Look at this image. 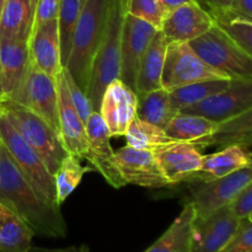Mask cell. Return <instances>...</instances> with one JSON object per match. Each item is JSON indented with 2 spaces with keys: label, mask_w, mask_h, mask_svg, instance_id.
Listing matches in <instances>:
<instances>
[{
  "label": "cell",
  "mask_w": 252,
  "mask_h": 252,
  "mask_svg": "<svg viewBox=\"0 0 252 252\" xmlns=\"http://www.w3.org/2000/svg\"><path fill=\"white\" fill-rule=\"evenodd\" d=\"M218 25L249 56L252 57V21L241 17L231 10L212 14Z\"/></svg>",
  "instance_id": "cell-33"
},
{
  "label": "cell",
  "mask_w": 252,
  "mask_h": 252,
  "mask_svg": "<svg viewBox=\"0 0 252 252\" xmlns=\"http://www.w3.org/2000/svg\"><path fill=\"white\" fill-rule=\"evenodd\" d=\"M221 252H252V221L244 219L238 234Z\"/></svg>",
  "instance_id": "cell-36"
},
{
  "label": "cell",
  "mask_w": 252,
  "mask_h": 252,
  "mask_svg": "<svg viewBox=\"0 0 252 252\" xmlns=\"http://www.w3.org/2000/svg\"><path fill=\"white\" fill-rule=\"evenodd\" d=\"M118 172L127 185L145 189H162L171 185L162 176L153 152L139 150L126 145L115 152Z\"/></svg>",
  "instance_id": "cell-15"
},
{
  "label": "cell",
  "mask_w": 252,
  "mask_h": 252,
  "mask_svg": "<svg viewBox=\"0 0 252 252\" xmlns=\"http://www.w3.org/2000/svg\"><path fill=\"white\" fill-rule=\"evenodd\" d=\"M29 44L26 42L0 38V76L1 101L17 90L29 66Z\"/></svg>",
  "instance_id": "cell-20"
},
{
  "label": "cell",
  "mask_w": 252,
  "mask_h": 252,
  "mask_svg": "<svg viewBox=\"0 0 252 252\" xmlns=\"http://www.w3.org/2000/svg\"><path fill=\"white\" fill-rule=\"evenodd\" d=\"M94 171L93 167L83 166L80 158L68 154L59 165L58 170L53 175L56 184L57 203L61 206L80 185L86 172Z\"/></svg>",
  "instance_id": "cell-31"
},
{
  "label": "cell",
  "mask_w": 252,
  "mask_h": 252,
  "mask_svg": "<svg viewBox=\"0 0 252 252\" xmlns=\"http://www.w3.org/2000/svg\"><path fill=\"white\" fill-rule=\"evenodd\" d=\"M252 107V79H233L224 90L180 112L197 115L220 123L238 117Z\"/></svg>",
  "instance_id": "cell-10"
},
{
  "label": "cell",
  "mask_w": 252,
  "mask_h": 252,
  "mask_svg": "<svg viewBox=\"0 0 252 252\" xmlns=\"http://www.w3.org/2000/svg\"><path fill=\"white\" fill-rule=\"evenodd\" d=\"M126 139L127 145L134 149L148 150L153 153L176 142L165 133V129L139 120L138 117L130 123L126 133Z\"/></svg>",
  "instance_id": "cell-29"
},
{
  "label": "cell",
  "mask_w": 252,
  "mask_h": 252,
  "mask_svg": "<svg viewBox=\"0 0 252 252\" xmlns=\"http://www.w3.org/2000/svg\"><path fill=\"white\" fill-rule=\"evenodd\" d=\"M126 14L127 0H108L105 30L94 59L90 81L86 89V95L94 111H98L100 108L103 91L108 84L120 79L121 46Z\"/></svg>",
  "instance_id": "cell-2"
},
{
  "label": "cell",
  "mask_w": 252,
  "mask_h": 252,
  "mask_svg": "<svg viewBox=\"0 0 252 252\" xmlns=\"http://www.w3.org/2000/svg\"><path fill=\"white\" fill-rule=\"evenodd\" d=\"M189 43L207 64L230 79H252V57L218 25Z\"/></svg>",
  "instance_id": "cell-5"
},
{
  "label": "cell",
  "mask_w": 252,
  "mask_h": 252,
  "mask_svg": "<svg viewBox=\"0 0 252 252\" xmlns=\"http://www.w3.org/2000/svg\"><path fill=\"white\" fill-rule=\"evenodd\" d=\"M202 6L206 7L211 14L226 11L231 9L233 0H198Z\"/></svg>",
  "instance_id": "cell-39"
},
{
  "label": "cell",
  "mask_w": 252,
  "mask_h": 252,
  "mask_svg": "<svg viewBox=\"0 0 252 252\" xmlns=\"http://www.w3.org/2000/svg\"><path fill=\"white\" fill-rule=\"evenodd\" d=\"M34 235L21 217L0 203V252H30Z\"/></svg>",
  "instance_id": "cell-24"
},
{
  "label": "cell",
  "mask_w": 252,
  "mask_h": 252,
  "mask_svg": "<svg viewBox=\"0 0 252 252\" xmlns=\"http://www.w3.org/2000/svg\"><path fill=\"white\" fill-rule=\"evenodd\" d=\"M231 206L223 207L204 219H194L189 252H221L243 225Z\"/></svg>",
  "instance_id": "cell-11"
},
{
  "label": "cell",
  "mask_w": 252,
  "mask_h": 252,
  "mask_svg": "<svg viewBox=\"0 0 252 252\" xmlns=\"http://www.w3.org/2000/svg\"><path fill=\"white\" fill-rule=\"evenodd\" d=\"M231 11L252 21V0H233Z\"/></svg>",
  "instance_id": "cell-40"
},
{
  "label": "cell",
  "mask_w": 252,
  "mask_h": 252,
  "mask_svg": "<svg viewBox=\"0 0 252 252\" xmlns=\"http://www.w3.org/2000/svg\"><path fill=\"white\" fill-rule=\"evenodd\" d=\"M216 25L214 17L198 1L186 2L165 15L160 31L169 41L191 42Z\"/></svg>",
  "instance_id": "cell-16"
},
{
  "label": "cell",
  "mask_w": 252,
  "mask_h": 252,
  "mask_svg": "<svg viewBox=\"0 0 252 252\" xmlns=\"http://www.w3.org/2000/svg\"><path fill=\"white\" fill-rule=\"evenodd\" d=\"M7 100L15 101L31 110L59 133L57 79L38 70L30 62L21 84Z\"/></svg>",
  "instance_id": "cell-9"
},
{
  "label": "cell",
  "mask_w": 252,
  "mask_h": 252,
  "mask_svg": "<svg viewBox=\"0 0 252 252\" xmlns=\"http://www.w3.org/2000/svg\"><path fill=\"white\" fill-rule=\"evenodd\" d=\"M191 1H198V0H159L160 6H161L162 12H164V17H165V15L169 14V12H171L172 10H175L176 7L181 6V5L186 4V2H191Z\"/></svg>",
  "instance_id": "cell-41"
},
{
  "label": "cell",
  "mask_w": 252,
  "mask_h": 252,
  "mask_svg": "<svg viewBox=\"0 0 252 252\" xmlns=\"http://www.w3.org/2000/svg\"><path fill=\"white\" fill-rule=\"evenodd\" d=\"M61 0H37L34 26L58 17ZM33 26V27H34Z\"/></svg>",
  "instance_id": "cell-37"
},
{
  "label": "cell",
  "mask_w": 252,
  "mask_h": 252,
  "mask_svg": "<svg viewBox=\"0 0 252 252\" xmlns=\"http://www.w3.org/2000/svg\"><path fill=\"white\" fill-rule=\"evenodd\" d=\"M37 0H6L0 20V38L29 43L34 26Z\"/></svg>",
  "instance_id": "cell-22"
},
{
  "label": "cell",
  "mask_w": 252,
  "mask_h": 252,
  "mask_svg": "<svg viewBox=\"0 0 252 252\" xmlns=\"http://www.w3.org/2000/svg\"><path fill=\"white\" fill-rule=\"evenodd\" d=\"M230 206L239 218H249L252 213V181L241 191Z\"/></svg>",
  "instance_id": "cell-38"
},
{
  "label": "cell",
  "mask_w": 252,
  "mask_h": 252,
  "mask_svg": "<svg viewBox=\"0 0 252 252\" xmlns=\"http://www.w3.org/2000/svg\"><path fill=\"white\" fill-rule=\"evenodd\" d=\"M252 181V162L226 176L207 182H194L191 204L194 219H204L218 209L229 206Z\"/></svg>",
  "instance_id": "cell-8"
},
{
  "label": "cell",
  "mask_w": 252,
  "mask_h": 252,
  "mask_svg": "<svg viewBox=\"0 0 252 252\" xmlns=\"http://www.w3.org/2000/svg\"><path fill=\"white\" fill-rule=\"evenodd\" d=\"M85 0H61L58 11V29L61 39L62 65L65 66L73 41V33Z\"/></svg>",
  "instance_id": "cell-32"
},
{
  "label": "cell",
  "mask_w": 252,
  "mask_h": 252,
  "mask_svg": "<svg viewBox=\"0 0 252 252\" xmlns=\"http://www.w3.org/2000/svg\"><path fill=\"white\" fill-rule=\"evenodd\" d=\"M59 107V138L68 154L84 159L88 152L86 126L71 102L63 70L57 78Z\"/></svg>",
  "instance_id": "cell-17"
},
{
  "label": "cell",
  "mask_w": 252,
  "mask_h": 252,
  "mask_svg": "<svg viewBox=\"0 0 252 252\" xmlns=\"http://www.w3.org/2000/svg\"><path fill=\"white\" fill-rule=\"evenodd\" d=\"M162 176L171 186L189 182L201 170L203 155L193 143L175 142L154 152Z\"/></svg>",
  "instance_id": "cell-19"
},
{
  "label": "cell",
  "mask_w": 252,
  "mask_h": 252,
  "mask_svg": "<svg viewBox=\"0 0 252 252\" xmlns=\"http://www.w3.org/2000/svg\"><path fill=\"white\" fill-rule=\"evenodd\" d=\"M30 63L53 79L63 70L58 20L42 22L32 30L29 39Z\"/></svg>",
  "instance_id": "cell-18"
},
{
  "label": "cell",
  "mask_w": 252,
  "mask_h": 252,
  "mask_svg": "<svg viewBox=\"0 0 252 252\" xmlns=\"http://www.w3.org/2000/svg\"><path fill=\"white\" fill-rule=\"evenodd\" d=\"M37 252H90L89 248L86 245L81 246H71L68 249H61V250H42Z\"/></svg>",
  "instance_id": "cell-42"
},
{
  "label": "cell",
  "mask_w": 252,
  "mask_h": 252,
  "mask_svg": "<svg viewBox=\"0 0 252 252\" xmlns=\"http://www.w3.org/2000/svg\"><path fill=\"white\" fill-rule=\"evenodd\" d=\"M0 203L9 207L38 236L65 238L66 223L61 207L44 201L0 143Z\"/></svg>",
  "instance_id": "cell-1"
},
{
  "label": "cell",
  "mask_w": 252,
  "mask_h": 252,
  "mask_svg": "<svg viewBox=\"0 0 252 252\" xmlns=\"http://www.w3.org/2000/svg\"><path fill=\"white\" fill-rule=\"evenodd\" d=\"M231 80L226 74L207 64L189 42L170 41L165 56L161 86L167 91L207 80Z\"/></svg>",
  "instance_id": "cell-7"
},
{
  "label": "cell",
  "mask_w": 252,
  "mask_h": 252,
  "mask_svg": "<svg viewBox=\"0 0 252 252\" xmlns=\"http://www.w3.org/2000/svg\"><path fill=\"white\" fill-rule=\"evenodd\" d=\"M127 14L149 22L158 30L161 29L164 12L159 0H127Z\"/></svg>",
  "instance_id": "cell-34"
},
{
  "label": "cell",
  "mask_w": 252,
  "mask_h": 252,
  "mask_svg": "<svg viewBox=\"0 0 252 252\" xmlns=\"http://www.w3.org/2000/svg\"><path fill=\"white\" fill-rule=\"evenodd\" d=\"M108 0H85L73 33L70 53L64 68L86 93L96 52L107 17Z\"/></svg>",
  "instance_id": "cell-3"
},
{
  "label": "cell",
  "mask_w": 252,
  "mask_h": 252,
  "mask_svg": "<svg viewBox=\"0 0 252 252\" xmlns=\"http://www.w3.org/2000/svg\"><path fill=\"white\" fill-rule=\"evenodd\" d=\"M0 143L6 148L17 166L33 185L42 198L52 206L61 207L57 203L53 175L48 171L39 155L17 132L1 108H0Z\"/></svg>",
  "instance_id": "cell-6"
},
{
  "label": "cell",
  "mask_w": 252,
  "mask_h": 252,
  "mask_svg": "<svg viewBox=\"0 0 252 252\" xmlns=\"http://www.w3.org/2000/svg\"><path fill=\"white\" fill-rule=\"evenodd\" d=\"M231 80L220 79V80H207L189 84V85L169 91L170 100H171L172 106L180 112L184 108L197 105V103L208 98L209 96L226 89L230 85Z\"/></svg>",
  "instance_id": "cell-30"
},
{
  "label": "cell",
  "mask_w": 252,
  "mask_h": 252,
  "mask_svg": "<svg viewBox=\"0 0 252 252\" xmlns=\"http://www.w3.org/2000/svg\"><path fill=\"white\" fill-rule=\"evenodd\" d=\"M5 1H6V0H0V20H1V15H2V10H4V6H5Z\"/></svg>",
  "instance_id": "cell-43"
},
{
  "label": "cell",
  "mask_w": 252,
  "mask_h": 252,
  "mask_svg": "<svg viewBox=\"0 0 252 252\" xmlns=\"http://www.w3.org/2000/svg\"><path fill=\"white\" fill-rule=\"evenodd\" d=\"M159 30L149 22L126 14L121 46L120 79L134 90L140 59Z\"/></svg>",
  "instance_id": "cell-14"
},
{
  "label": "cell",
  "mask_w": 252,
  "mask_h": 252,
  "mask_svg": "<svg viewBox=\"0 0 252 252\" xmlns=\"http://www.w3.org/2000/svg\"><path fill=\"white\" fill-rule=\"evenodd\" d=\"M194 212L187 203L166 231L144 252H189Z\"/></svg>",
  "instance_id": "cell-25"
},
{
  "label": "cell",
  "mask_w": 252,
  "mask_h": 252,
  "mask_svg": "<svg viewBox=\"0 0 252 252\" xmlns=\"http://www.w3.org/2000/svg\"><path fill=\"white\" fill-rule=\"evenodd\" d=\"M0 101H1V76H0Z\"/></svg>",
  "instance_id": "cell-44"
},
{
  "label": "cell",
  "mask_w": 252,
  "mask_h": 252,
  "mask_svg": "<svg viewBox=\"0 0 252 252\" xmlns=\"http://www.w3.org/2000/svg\"><path fill=\"white\" fill-rule=\"evenodd\" d=\"M138 95L137 117L165 129L170 121L179 113L172 106L169 91L164 88Z\"/></svg>",
  "instance_id": "cell-27"
},
{
  "label": "cell",
  "mask_w": 252,
  "mask_h": 252,
  "mask_svg": "<svg viewBox=\"0 0 252 252\" xmlns=\"http://www.w3.org/2000/svg\"><path fill=\"white\" fill-rule=\"evenodd\" d=\"M169 42L160 30L152 39L149 47L140 59L138 68L134 88L137 94L149 93L162 88L161 76Z\"/></svg>",
  "instance_id": "cell-23"
},
{
  "label": "cell",
  "mask_w": 252,
  "mask_h": 252,
  "mask_svg": "<svg viewBox=\"0 0 252 252\" xmlns=\"http://www.w3.org/2000/svg\"><path fill=\"white\" fill-rule=\"evenodd\" d=\"M0 108L27 144L43 160L48 171L52 175L56 174L61 162L68 155L62 144L59 133L43 118L15 101H0Z\"/></svg>",
  "instance_id": "cell-4"
},
{
  "label": "cell",
  "mask_w": 252,
  "mask_h": 252,
  "mask_svg": "<svg viewBox=\"0 0 252 252\" xmlns=\"http://www.w3.org/2000/svg\"><path fill=\"white\" fill-rule=\"evenodd\" d=\"M88 152L84 159L90 162L94 171H97L113 189L127 186L118 172L115 162V150L111 145V134L98 111H94L86 122Z\"/></svg>",
  "instance_id": "cell-12"
},
{
  "label": "cell",
  "mask_w": 252,
  "mask_h": 252,
  "mask_svg": "<svg viewBox=\"0 0 252 252\" xmlns=\"http://www.w3.org/2000/svg\"><path fill=\"white\" fill-rule=\"evenodd\" d=\"M251 162L252 154L248 150V147L236 144L223 147L219 152L203 155L201 170L192 176L189 184L217 180L248 166Z\"/></svg>",
  "instance_id": "cell-21"
},
{
  "label": "cell",
  "mask_w": 252,
  "mask_h": 252,
  "mask_svg": "<svg viewBox=\"0 0 252 252\" xmlns=\"http://www.w3.org/2000/svg\"><path fill=\"white\" fill-rule=\"evenodd\" d=\"M218 123L197 115L179 112L165 128V133L176 142L193 143L199 147L218 128Z\"/></svg>",
  "instance_id": "cell-26"
},
{
  "label": "cell",
  "mask_w": 252,
  "mask_h": 252,
  "mask_svg": "<svg viewBox=\"0 0 252 252\" xmlns=\"http://www.w3.org/2000/svg\"><path fill=\"white\" fill-rule=\"evenodd\" d=\"M63 73H64V78H65V81H66V86H68L71 102H73L74 107L76 108L79 116H80L81 120H83V122L85 123L86 126V122H88L89 117H90L91 113L94 112V108L93 106H91L90 100H89L85 91H84L78 84H76V81L71 78V75L69 74V71L66 70L65 68H63Z\"/></svg>",
  "instance_id": "cell-35"
},
{
  "label": "cell",
  "mask_w": 252,
  "mask_h": 252,
  "mask_svg": "<svg viewBox=\"0 0 252 252\" xmlns=\"http://www.w3.org/2000/svg\"><path fill=\"white\" fill-rule=\"evenodd\" d=\"M138 95L132 88L116 79L103 91L100 112L111 137L126 135L130 123L137 118Z\"/></svg>",
  "instance_id": "cell-13"
},
{
  "label": "cell",
  "mask_w": 252,
  "mask_h": 252,
  "mask_svg": "<svg viewBox=\"0 0 252 252\" xmlns=\"http://www.w3.org/2000/svg\"><path fill=\"white\" fill-rule=\"evenodd\" d=\"M234 144L252 145V107L238 117L220 123L216 132L199 147H228Z\"/></svg>",
  "instance_id": "cell-28"
},
{
  "label": "cell",
  "mask_w": 252,
  "mask_h": 252,
  "mask_svg": "<svg viewBox=\"0 0 252 252\" xmlns=\"http://www.w3.org/2000/svg\"><path fill=\"white\" fill-rule=\"evenodd\" d=\"M248 219H249V220H250V221H252V213L250 214V216H249Z\"/></svg>",
  "instance_id": "cell-45"
}]
</instances>
